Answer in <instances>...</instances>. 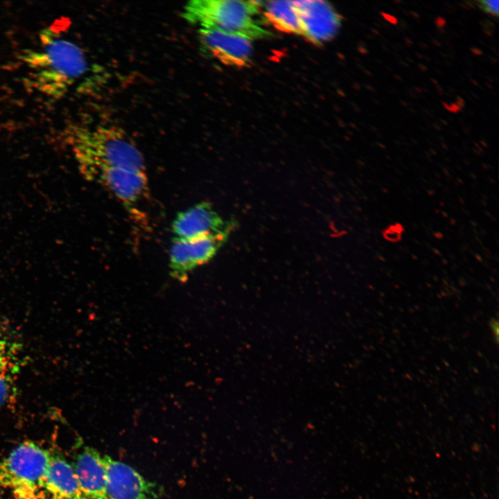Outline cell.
I'll return each instance as SVG.
<instances>
[{"instance_id": "6da1fadb", "label": "cell", "mask_w": 499, "mask_h": 499, "mask_svg": "<svg viewBox=\"0 0 499 499\" xmlns=\"http://www.w3.org/2000/svg\"><path fill=\"white\" fill-rule=\"evenodd\" d=\"M40 40V46L23 51L21 58L30 71L33 87L47 97L59 99L85 73L87 60L78 46L54 28H44Z\"/></svg>"}, {"instance_id": "7a4b0ae2", "label": "cell", "mask_w": 499, "mask_h": 499, "mask_svg": "<svg viewBox=\"0 0 499 499\" xmlns=\"http://www.w3.org/2000/svg\"><path fill=\"white\" fill-rule=\"evenodd\" d=\"M69 140L84 173L109 167L146 173L143 155L121 129L76 125L71 129Z\"/></svg>"}, {"instance_id": "3957f363", "label": "cell", "mask_w": 499, "mask_h": 499, "mask_svg": "<svg viewBox=\"0 0 499 499\" xmlns=\"http://www.w3.org/2000/svg\"><path fill=\"white\" fill-rule=\"evenodd\" d=\"M265 1L238 0H193L183 8V17L200 29L236 33L251 40L265 38L270 32L254 15Z\"/></svg>"}, {"instance_id": "277c9868", "label": "cell", "mask_w": 499, "mask_h": 499, "mask_svg": "<svg viewBox=\"0 0 499 499\" xmlns=\"http://www.w3.org/2000/svg\"><path fill=\"white\" fill-rule=\"evenodd\" d=\"M52 455L31 441H24L0 461V487L17 499H36Z\"/></svg>"}, {"instance_id": "5b68a950", "label": "cell", "mask_w": 499, "mask_h": 499, "mask_svg": "<svg viewBox=\"0 0 499 499\" xmlns=\"http://www.w3.org/2000/svg\"><path fill=\"white\" fill-rule=\"evenodd\" d=\"M108 189L134 217L139 218V204L149 193L146 173L125 168H101L85 173Z\"/></svg>"}, {"instance_id": "8992f818", "label": "cell", "mask_w": 499, "mask_h": 499, "mask_svg": "<svg viewBox=\"0 0 499 499\" xmlns=\"http://www.w3.org/2000/svg\"><path fill=\"white\" fill-rule=\"evenodd\" d=\"M229 233L208 234L187 240H173L169 253L171 277L184 282L197 267L209 261L226 242Z\"/></svg>"}, {"instance_id": "52a82bcc", "label": "cell", "mask_w": 499, "mask_h": 499, "mask_svg": "<svg viewBox=\"0 0 499 499\" xmlns=\"http://www.w3.org/2000/svg\"><path fill=\"white\" fill-rule=\"evenodd\" d=\"M234 221H225L209 202L179 212L172 223L173 240H187L208 234L230 233Z\"/></svg>"}, {"instance_id": "ba28073f", "label": "cell", "mask_w": 499, "mask_h": 499, "mask_svg": "<svg viewBox=\"0 0 499 499\" xmlns=\"http://www.w3.org/2000/svg\"><path fill=\"white\" fill-rule=\"evenodd\" d=\"M297 11L301 35L314 44L332 39L340 26V17L328 2L293 1Z\"/></svg>"}, {"instance_id": "9c48e42d", "label": "cell", "mask_w": 499, "mask_h": 499, "mask_svg": "<svg viewBox=\"0 0 499 499\" xmlns=\"http://www.w3.org/2000/svg\"><path fill=\"white\" fill-rule=\"evenodd\" d=\"M199 39L205 52L222 63L247 65L252 54V40L242 35L216 30L200 29Z\"/></svg>"}, {"instance_id": "30bf717a", "label": "cell", "mask_w": 499, "mask_h": 499, "mask_svg": "<svg viewBox=\"0 0 499 499\" xmlns=\"http://www.w3.org/2000/svg\"><path fill=\"white\" fill-rule=\"evenodd\" d=\"M109 499H150L155 485L129 465L103 455Z\"/></svg>"}, {"instance_id": "8fae6325", "label": "cell", "mask_w": 499, "mask_h": 499, "mask_svg": "<svg viewBox=\"0 0 499 499\" xmlns=\"http://www.w3.org/2000/svg\"><path fill=\"white\" fill-rule=\"evenodd\" d=\"M73 466L85 498L109 499L103 456L96 450L86 447L78 455Z\"/></svg>"}, {"instance_id": "7c38bea8", "label": "cell", "mask_w": 499, "mask_h": 499, "mask_svg": "<svg viewBox=\"0 0 499 499\" xmlns=\"http://www.w3.org/2000/svg\"><path fill=\"white\" fill-rule=\"evenodd\" d=\"M42 492L44 497L53 498H84L73 466L59 456L51 457L42 482Z\"/></svg>"}, {"instance_id": "4fadbf2b", "label": "cell", "mask_w": 499, "mask_h": 499, "mask_svg": "<svg viewBox=\"0 0 499 499\" xmlns=\"http://www.w3.org/2000/svg\"><path fill=\"white\" fill-rule=\"evenodd\" d=\"M18 349L16 344L0 339V409L15 394L21 365Z\"/></svg>"}, {"instance_id": "5bb4252c", "label": "cell", "mask_w": 499, "mask_h": 499, "mask_svg": "<svg viewBox=\"0 0 499 499\" xmlns=\"http://www.w3.org/2000/svg\"><path fill=\"white\" fill-rule=\"evenodd\" d=\"M264 16L279 30L301 35L299 17L293 1L264 2Z\"/></svg>"}, {"instance_id": "9a60e30c", "label": "cell", "mask_w": 499, "mask_h": 499, "mask_svg": "<svg viewBox=\"0 0 499 499\" xmlns=\"http://www.w3.org/2000/svg\"><path fill=\"white\" fill-rule=\"evenodd\" d=\"M478 3L482 10L493 16H498L499 1L498 0L480 1Z\"/></svg>"}, {"instance_id": "2e32d148", "label": "cell", "mask_w": 499, "mask_h": 499, "mask_svg": "<svg viewBox=\"0 0 499 499\" xmlns=\"http://www.w3.org/2000/svg\"><path fill=\"white\" fill-rule=\"evenodd\" d=\"M380 14L387 21H388L391 24H396L398 23V19L396 17L383 12H380Z\"/></svg>"}, {"instance_id": "e0dca14e", "label": "cell", "mask_w": 499, "mask_h": 499, "mask_svg": "<svg viewBox=\"0 0 499 499\" xmlns=\"http://www.w3.org/2000/svg\"><path fill=\"white\" fill-rule=\"evenodd\" d=\"M435 24L438 28H444L446 22L444 18L438 17L435 20Z\"/></svg>"}, {"instance_id": "ac0fdd59", "label": "cell", "mask_w": 499, "mask_h": 499, "mask_svg": "<svg viewBox=\"0 0 499 499\" xmlns=\"http://www.w3.org/2000/svg\"><path fill=\"white\" fill-rule=\"evenodd\" d=\"M36 499H86L85 498H49V497H40Z\"/></svg>"}, {"instance_id": "d6986e66", "label": "cell", "mask_w": 499, "mask_h": 499, "mask_svg": "<svg viewBox=\"0 0 499 499\" xmlns=\"http://www.w3.org/2000/svg\"><path fill=\"white\" fill-rule=\"evenodd\" d=\"M471 51H472L473 53L477 54V55H481V54L482 53V52L481 51V50H480V49H476V48H473V49H471Z\"/></svg>"}]
</instances>
